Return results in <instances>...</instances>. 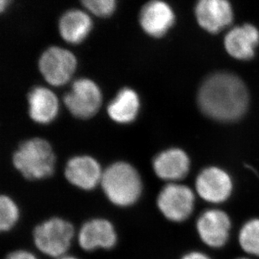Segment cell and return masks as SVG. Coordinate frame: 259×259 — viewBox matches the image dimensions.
<instances>
[{
    "label": "cell",
    "instance_id": "obj_1",
    "mask_svg": "<svg viewBox=\"0 0 259 259\" xmlns=\"http://www.w3.org/2000/svg\"><path fill=\"white\" fill-rule=\"evenodd\" d=\"M203 113L219 121H233L242 117L247 108V88L237 76L220 72L209 76L198 93Z\"/></svg>",
    "mask_w": 259,
    "mask_h": 259
},
{
    "label": "cell",
    "instance_id": "obj_26",
    "mask_svg": "<svg viewBox=\"0 0 259 259\" xmlns=\"http://www.w3.org/2000/svg\"><path fill=\"white\" fill-rule=\"evenodd\" d=\"M238 259H247V258H238Z\"/></svg>",
    "mask_w": 259,
    "mask_h": 259
},
{
    "label": "cell",
    "instance_id": "obj_12",
    "mask_svg": "<svg viewBox=\"0 0 259 259\" xmlns=\"http://www.w3.org/2000/svg\"><path fill=\"white\" fill-rule=\"evenodd\" d=\"M153 169L158 178L167 183H178L185 178L190 169V159L180 149H169L155 156Z\"/></svg>",
    "mask_w": 259,
    "mask_h": 259
},
{
    "label": "cell",
    "instance_id": "obj_15",
    "mask_svg": "<svg viewBox=\"0 0 259 259\" xmlns=\"http://www.w3.org/2000/svg\"><path fill=\"white\" fill-rule=\"evenodd\" d=\"M258 43V30L251 25L233 28L224 39L228 54L239 60H247L253 57L255 48Z\"/></svg>",
    "mask_w": 259,
    "mask_h": 259
},
{
    "label": "cell",
    "instance_id": "obj_13",
    "mask_svg": "<svg viewBox=\"0 0 259 259\" xmlns=\"http://www.w3.org/2000/svg\"><path fill=\"white\" fill-rule=\"evenodd\" d=\"M174 22L175 14L166 3L151 1L147 3L140 11V25L150 36H163L172 27Z\"/></svg>",
    "mask_w": 259,
    "mask_h": 259
},
{
    "label": "cell",
    "instance_id": "obj_9",
    "mask_svg": "<svg viewBox=\"0 0 259 259\" xmlns=\"http://www.w3.org/2000/svg\"><path fill=\"white\" fill-rule=\"evenodd\" d=\"M103 174L99 163L88 155L71 158L64 169L66 181L75 188L86 192L100 186Z\"/></svg>",
    "mask_w": 259,
    "mask_h": 259
},
{
    "label": "cell",
    "instance_id": "obj_11",
    "mask_svg": "<svg viewBox=\"0 0 259 259\" xmlns=\"http://www.w3.org/2000/svg\"><path fill=\"white\" fill-rule=\"evenodd\" d=\"M196 190L205 201L224 202L232 193V180L229 175L222 169L217 167L206 168L196 178Z\"/></svg>",
    "mask_w": 259,
    "mask_h": 259
},
{
    "label": "cell",
    "instance_id": "obj_25",
    "mask_svg": "<svg viewBox=\"0 0 259 259\" xmlns=\"http://www.w3.org/2000/svg\"><path fill=\"white\" fill-rule=\"evenodd\" d=\"M8 1H4V0H2L1 2H0V10H1V11H3L4 10V9L5 8V5H8Z\"/></svg>",
    "mask_w": 259,
    "mask_h": 259
},
{
    "label": "cell",
    "instance_id": "obj_2",
    "mask_svg": "<svg viewBox=\"0 0 259 259\" xmlns=\"http://www.w3.org/2000/svg\"><path fill=\"white\" fill-rule=\"evenodd\" d=\"M100 187L106 201L118 210L132 209L144 195L142 177L127 162H115L103 169Z\"/></svg>",
    "mask_w": 259,
    "mask_h": 259
},
{
    "label": "cell",
    "instance_id": "obj_17",
    "mask_svg": "<svg viewBox=\"0 0 259 259\" xmlns=\"http://www.w3.org/2000/svg\"><path fill=\"white\" fill-rule=\"evenodd\" d=\"M93 27V22L87 13L72 10L65 13L59 21V31L65 41L78 44L86 39Z\"/></svg>",
    "mask_w": 259,
    "mask_h": 259
},
{
    "label": "cell",
    "instance_id": "obj_22",
    "mask_svg": "<svg viewBox=\"0 0 259 259\" xmlns=\"http://www.w3.org/2000/svg\"><path fill=\"white\" fill-rule=\"evenodd\" d=\"M3 259H40V256L34 249L17 247L9 251Z\"/></svg>",
    "mask_w": 259,
    "mask_h": 259
},
{
    "label": "cell",
    "instance_id": "obj_16",
    "mask_svg": "<svg viewBox=\"0 0 259 259\" xmlns=\"http://www.w3.org/2000/svg\"><path fill=\"white\" fill-rule=\"evenodd\" d=\"M29 115L41 124L52 122L58 113V100L55 93L44 87H35L28 94Z\"/></svg>",
    "mask_w": 259,
    "mask_h": 259
},
{
    "label": "cell",
    "instance_id": "obj_6",
    "mask_svg": "<svg viewBox=\"0 0 259 259\" xmlns=\"http://www.w3.org/2000/svg\"><path fill=\"white\" fill-rule=\"evenodd\" d=\"M195 201V194L188 186L180 183H167L157 195L155 206L164 220L182 223L192 215Z\"/></svg>",
    "mask_w": 259,
    "mask_h": 259
},
{
    "label": "cell",
    "instance_id": "obj_8",
    "mask_svg": "<svg viewBox=\"0 0 259 259\" xmlns=\"http://www.w3.org/2000/svg\"><path fill=\"white\" fill-rule=\"evenodd\" d=\"M76 67L75 56L60 47H50L43 52L39 60V71L52 86H62L68 82Z\"/></svg>",
    "mask_w": 259,
    "mask_h": 259
},
{
    "label": "cell",
    "instance_id": "obj_4",
    "mask_svg": "<svg viewBox=\"0 0 259 259\" xmlns=\"http://www.w3.org/2000/svg\"><path fill=\"white\" fill-rule=\"evenodd\" d=\"M13 164L26 181H44L54 175L56 157L47 140L34 138L20 144Z\"/></svg>",
    "mask_w": 259,
    "mask_h": 259
},
{
    "label": "cell",
    "instance_id": "obj_3",
    "mask_svg": "<svg viewBox=\"0 0 259 259\" xmlns=\"http://www.w3.org/2000/svg\"><path fill=\"white\" fill-rule=\"evenodd\" d=\"M77 228L68 218L50 215L33 227L31 242L34 250L43 257L58 259L71 253L76 244Z\"/></svg>",
    "mask_w": 259,
    "mask_h": 259
},
{
    "label": "cell",
    "instance_id": "obj_23",
    "mask_svg": "<svg viewBox=\"0 0 259 259\" xmlns=\"http://www.w3.org/2000/svg\"><path fill=\"white\" fill-rule=\"evenodd\" d=\"M180 259H210L207 255H205L203 252H197V251H191V252H186L185 254L181 256Z\"/></svg>",
    "mask_w": 259,
    "mask_h": 259
},
{
    "label": "cell",
    "instance_id": "obj_21",
    "mask_svg": "<svg viewBox=\"0 0 259 259\" xmlns=\"http://www.w3.org/2000/svg\"><path fill=\"white\" fill-rule=\"evenodd\" d=\"M81 4L98 17H108L114 12L116 8L114 0H84Z\"/></svg>",
    "mask_w": 259,
    "mask_h": 259
},
{
    "label": "cell",
    "instance_id": "obj_19",
    "mask_svg": "<svg viewBox=\"0 0 259 259\" xmlns=\"http://www.w3.org/2000/svg\"><path fill=\"white\" fill-rule=\"evenodd\" d=\"M22 208L14 197L2 194L0 196V232L10 234L19 227L22 220Z\"/></svg>",
    "mask_w": 259,
    "mask_h": 259
},
{
    "label": "cell",
    "instance_id": "obj_24",
    "mask_svg": "<svg viewBox=\"0 0 259 259\" xmlns=\"http://www.w3.org/2000/svg\"><path fill=\"white\" fill-rule=\"evenodd\" d=\"M58 259H83L82 257L76 256V255L72 254V253H69V254L65 255L63 257H60Z\"/></svg>",
    "mask_w": 259,
    "mask_h": 259
},
{
    "label": "cell",
    "instance_id": "obj_7",
    "mask_svg": "<svg viewBox=\"0 0 259 259\" xmlns=\"http://www.w3.org/2000/svg\"><path fill=\"white\" fill-rule=\"evenodd\" d=\"M63 102L74 117L87 119L98 113L102 104V93L98 85L90 79H78L64 96Z\"/></svg>",
    "mask_w": 259,
    "mask_h": 259
},
{
    "label": "cell",
    "instance_id": "obj_10",
    "mask_svg": "<svg viewBox=\"0 0 259 259\" xmlns=\"http://www.w3.org/2000/svg\"><path fill=\"white\" fill-rule=\"evenodd\" d=\"M230 230V218L223 210H205L196 221V231L199 237L209 247H223L229 238Z\"/></svg>",
    "mask_w": 259,
    "mask_h": 259
},
{
    "label": "cell",
    "instance_id": "obj_5",
    "mask_svg": "<svg viewBox=\"0 0 259 259\" xmlns=\"http://www.w3.org/2000/svg\"><path fill=\"white\" fill-rule=\"evenodd\" d=\"M120 242L115 223L104 215H94L83 221L76 230V244L85 253L110 252Z\"/></svg>",
    "mask_w": 259,
    "mask_h": 259
},
{
    "label": "cell",
    "instance_id": "obj_20",
    "mask_svg": "<svg viewBox=\"0 0 259 259\" xmlns=\"http://www.w3.org/2000/svg\"><path fill=\"white\" fill-rule=\"evenodd\" d=\"M239 243L247 253L259 256V219L245 223L239 232Z\"/></svg>",
    "mask_w": 259,
    "mask_h": 259
},
{
    "label": "cell",
    "instance_id": "obj_14",
    "mask_svg": "<svg viewBox=\"0 0 259 259\" xmlns=\"http://www.w3.org/2000/svg\"><path fill=\"white\" fill-rule=\"evenodd\" d=\"M196 15L199 25L210 33L230 25L233 18L232 7L226 0H201L196 5Z\"/></svg>",
    "mask_w": 259,
    "mask_h": 259
},
{
    "label": "cell",
    "instance_id": "obj_18",
    "mask_svg": "<svg viewBox=\"0 0 259 259\" xmlns=\"http://www.w3.org/2000/svg\"><path fill=\"white\" fill-rule=\"evenodd\" d=\"M140 105L137 93L131 88H122L108 106V115L114 122L128 123L137 117Z\"/></svg>",
    "mask_w": 259,
    "mask_h": 259
}]
</instances>
